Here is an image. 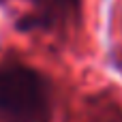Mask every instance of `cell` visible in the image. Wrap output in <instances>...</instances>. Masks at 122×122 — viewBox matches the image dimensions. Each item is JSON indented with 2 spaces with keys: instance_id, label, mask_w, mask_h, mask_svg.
<instances>
[{
  "instance_id": "1",
  "label": "cell",
  "mask_w": 122,
  "mask_h": 122,
  "mask_svg": "<svg viewBox=\"0 0 122 122\" xmlns=\"http://www.w3.org/2000/svg\"><path fill=\"white\" fill-rule=\"evenodd\" d=\"M49 79L15 60L0 62V122H51Z\"/></svg>"
},
{
  "instance_id": "2",
  "label": "cell",
  "mask_w": 122,
  "mask_h": 122,
  "mask_svg": "<svg viewBox=\"0 0 122 122\" xmlns=\"http://www.w3.org/2000/svg\"><path fill=\"white\" fill-rule=\"evenodd\" d=\"M28 11L19 17L17 30H54L79 15L81 0H24Z\"/></svg>"
}]
</instances>
